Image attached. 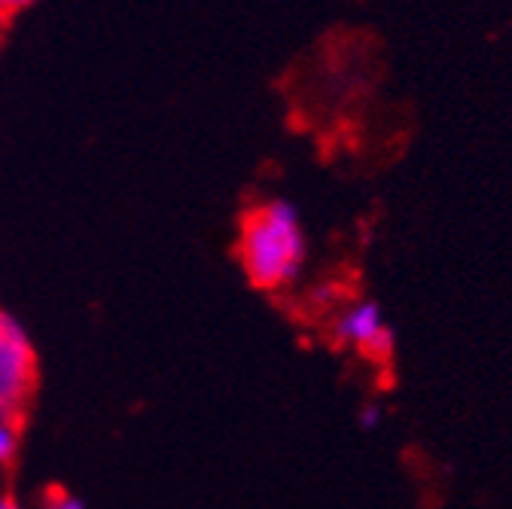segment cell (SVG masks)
Returning <instances> with one entry per match:
<instances>
[{
	"label": "cell",
	"mask_w": 512,
	"mask_h": 509,
	"mask_svg": "<svg viewBox=\"0 0 512 509\" xmlns=\"http://www.w3.org/2000/svg\"><path fill=\"white\" fill-rule=\"evenodd\" d=\"M333 339L345 348H354L360 357L372 363H388L397 348L394 330L384 321L381 305L372 299H357L342 314H336Z\"/></svg>",
	"instance_id": "3"
},
{
	"label": "cell",
	"mask_w": 512,
	"mask_h": 509,
	"mask_svg": "<svg viewBox=\"0 0 512 509\" xmlns=\"http://www.w3.org/2000/svg\"><path fill=\"white\" fill-rule=\"evenodd\" d=\"M37 391V348L10 311H0V421L22 424Z\"/></svg>",
	"instance_id": "2"
},
{
	"label": "cell",
	"mask_w": 512,
	"mask_h": 509,
	"mask_svg": "<svg viewBox=\"0 0 512 509\" xmlns=\"http://www.w3.org/2000/svg\"><path fill=\"white\" fill-rule=\"evenodd\" d=\"M31 4H34V0H0V22L16 16V13H22V10H28Z\"/></svg>",
	"instance_id": "7"
},
{
	"label": "cell",
	"mask_w": 512,
	"mask_h": 509,
	"mask_svg": "<svg viewBox=\"0 0 512 509\" xmlns=\"http://www.w3.org/2000/svg\"><path fill=\"white\" fill-rule=\"evenodd\" d=\"M40 509H86V503H83L77 494L64 491V488H49V491L43 494Z\"/></svg>",
	"instance_id": "5"
},
{
	"label": "cell",
	"mask_w": 512,
	"mask_h": 509,
	"mask_svg": "<svg viewBox=\"0 0 512 509\" xmlns=\"http://www.w3.org/2000/svg\"><path fill=\"white\" fill-rule=\"evenodd\" d=\"M381 418H384V409L378 403H366L357 415L360 421V430H378L381 427Z\"/></svg>",
	"instance_id": "6"
},
{
	"label": "cell",
	"mask_w": 512,
	"mask_h": 509,
	"mask_svg": "<svg viewBox=\"0 0 512 509\" xmlns=\"http://www.w3.org/2000/svg\"><path fill=\"white\" fill-rule=\"evenodd\" d=\"M22 445V424L0 421V467H10Z\"/></svg>",
	"instance_id": "4"
},
{
	"label": "cell",
	"mask_w": 512,
	"mask_h": 509,
	"mask_svg": "<svg viewBox=\"0 0 512 509\" xmlns=\"http://www.w3.org/2000/svg\"><path fill=\"white\" fill-rule=\"evenodd\" d=\"M235 257L253 290L281 293L296 284L308 257V238L296 205L287 199L253 202L238 220Z\"/></svg>",
	"instance_id": "1"
},
{
	"label": "cell",
	"mask_w": 512,
	"mask_h": 509,
	"mask_svg": "<svg viewBox=\"0 0 512 509\" xmlns=\"http://www.w3.org/2000/svg\"><path fill=\"white\" fill-rule=\"evenodd\" d=\"M0 509H25V506L13 494H0Z\"/></svg>",
	"instance_id": "8"
}]
</instances>
